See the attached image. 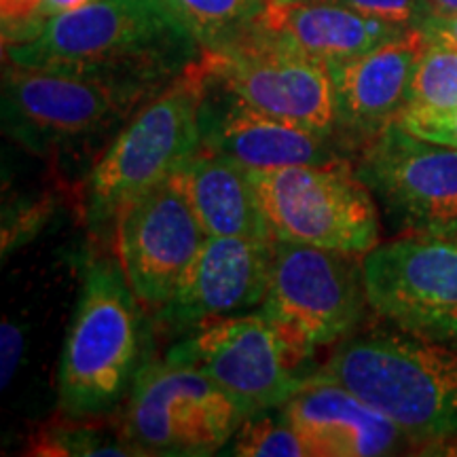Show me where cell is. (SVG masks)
<instances>
[{"instance_id":"10","label":"cell","mask_w":457,"mask_h":457,"mask_svg":"<svg viewBox=\"0 0 457 457\" xmlns=\"http://www.w3.org/2000/svg\"><path fill=\"white\" fill-rule=\"evenodd\" d=\"M369 307L404 333L457 343V237L415 236L362 256Z\"/></svg>"},{"instance_id":"3","label":"cell","mask_w":457,"mask_h":457,"mask_svg":"<svg viewBox=\"0 0 457 457\" xmlns=\"http://www.w3.org/2000/svg\"><path fill=\"white\" fill-rule=\"evenodd\" d=\"M138 305L119 261L91 262L57 370V398L68 417H100L123 398L138 373Z\"/></svg>"},{"instance_id":"7","label":"cell","mask_w":457,"mask_h":457,"mask_svg":"<svg viewBox=\"0 0 457 457\" xmlns=\"http://www.w3.org/2000/svg\"><path fill=\"white\" fill-rule=\"evenodd\" d=\"M244 417L208 375L163 358L136 373L121 432L136 455H212Z\"/></svg>"},{"instance_id":"24","label":"cell","mask_w":457,"mask_h":457,"mask_svg":"<svg viewBox=\"0 0 457 457\" xmlns=\"http://www.w3.org/2000/svg\"><path fill=\"white\" fill-rule=\"evenodd\" d=\"M358 13L400 28H420L432 13L426 0H330Z\"/></svg>"},{"instance_id":"1","label":"cell","mask_w":457,"mask_h":457,"mask_svg":"<svg viewBox=\"0 0 457 457\" xmlns=\"http://www.w3.org/2000/svg\"><path fill=\"white\" fill-rule=\"evenodd\" d=\"M165 0H96L49 17L34 37L4 45L9 64L104 74L165 87L202 57Z\"/></svg>"},{"instance_id":"15","label":"cell","mask_w":457,"mask_h":457,"mask_svg":"<svg viewBox=\"0 0 457 457\" xmlns=\"http://www.w3.org/2000/svg\"><path fill=\"white\" fill-rule=\"evenodd\" d=\"M202 60V57H199ZM202 66V62H199ZM204 71V66H202ZM205 91L199 111L202 148L220 153L248 170L343 162L341 140L256 111L204 71Z\"/></svg>"},{"instance_id":"19","label":"cell","mask_w":457,"mask_h":457,"mask_svg":"<svg viewBox=\"0 0 457 457\" xmlns=\"http://www.w3.org/2000/svg\"><path fill=\"white\" fill-rule=\"evenodd\" d=\"M205 236L273 239L248 168L199 146L171 174Z\"/></svg>"},{"instance_id":"14","label":"cell","mask_w":457,"mask_h":457,"mask_svg":"<svg viewBox=\"0 0 457 457\" xmlns=\"http://www.w3.org/2000/svg\"><path fill=\"white\" fill-rule=\"evenodd\" d=\"M276 239L208 236L159 318L174 330H197L261 305L270 290Z\"/></svg>"},{"instance_id":"8","label":"cell","mask_w":457,"mask_h":457,"mask_svg":"<svg viewBox=\"0 0 457 457\" xmlns=\"http://www.w3.org/2000/svg\"><path fill=\"white\" fill-rule=\"evenodd\" d=\"M358 259L318 245L276 242L261 313L301 362L316 347L333 345L358 327L369 305Z\"/></svg>"},{"instance_id":"17","label":"cell","mask_w":457,"mask_h":457,"mask_svg":"<svg viewBox=\"0 0 457 457\" xmlns=\"http://www.w3.org/2000/svg\"><path fill=\"white\" fill-rule=\"evenodd\" d=\"M313 457H373L409 441L390 417L370 407L324 370L303 379L282 404Z\"/></svg>"},{"instance_id":"26","label":"cell","mask_w":457,"mask_h":457,"mask_svg":"<svg viewBox=\"0 0 457 457\" xmlns=\"http://www.w3.org/2000/svg\"><path fill=\"white\" fill-rule=\"evenodd\" d=\"M0 347H3L0 350V386H3V390H7V386L13 381L15 370L20 367L21 353H24L26 347L24 330L11 322V320H4L3 322Z\"/></svg>"},{"instance_id":"4","label":"cell","mask_w":457,"mask_h":457,"mask_svg":"<svg viewBox=\"0 0 457 457\" xmlns=\"http://www.w3.org/2000/svg\"><path fill=\"white\" fill-rule=\"evenodd\" d=\"M162 89L104 74L9 64L4 129L38 153L81 146L128 123Z\"/></svg>"},{"instance_id":"29","label":"cell","mask_w":457,"mask_h":457,"mask_svg":"<svg viewBox=\"0 0 457 457\" xmlns=\"http://www.w3.org/2000/svg\"><path fill=\"white\" fill-rule=\"evenodd\" d=\"M424 455H445V457H457V436L445 438V441L426 445L424 451H420Z\"/></svg>"},{"instance_id":"31","label":"cell","mask_w":457,"mask_h":457,"mask_svg":"<svg viewBox=\"0 0 457 457\" xmlns=\"http://www.w3.org/2000/svg\"><path fill=\"white\" fill-rule=\"evenodd\" d=\"M267 3H276V4H288V3H307V0H267Z\"/></svg>"},{"instance_id":"13","label":"cell","mask_w":457,"mask_h":457,"mask_svg":"<svg viewBox=\"0 0 457 457\" xmlns=\"http://www.w3.org/2000/svg\"><path fill=\"white\" fill-rule=\"evenodd\" d=\"M205 237L202 222L171 176L123 204L114 216V253L140 305L162 310Z\"/></svg>"},{"instance_id":"21","label":"cell","mask_w":457,"mask_h":457,"mask_svg":"<svg viewBox=\"0 0 457 457\" xmlns=\"http://www.w3.org/2000/svg\"><path fill=\"white\" fill-rule=\"evenodd\" d=\"M457 108V49L428 41L411 79L403 114H445Z\"/></svg>"},{"instance_id":"5","label":"cell","mask_w":457,"mask_h":457,"mask_svg":"<svg viewBox=\"0 0 457 457\" xmlns=\"http://www.w3.org/2000/svg\"><path fill=\"white\" fill-rule=\"evenodd\" d=\"M204 91L197 60L123 125L89 174L91 222L114 220L123 204L170 179L202 146Z\"/></svg>"},{"instance_id":"27","label":"cell","mask_w":457,"mask_h":457,"mask_svg":"<svg viewBox=\"0 0 457 457\" xmlns=\"http://www.w3.org/2000/svg\"><path fill=\"white\" fill-rule=\"evenodd\" d=\"M420 30L428 41H438L457 49V13L455 15L430 13L424 21H421Z\"/></svg>"},{"instance_id":"9","label":"cell","mask_w":457,"mask_h":457,"mask_svg":"<svg viewBox=\"0 0 457 457\" xmlns=\"http://www.w3.org/2000/svg\"><path fill=\"white\" fill-rule=\"evenodd\" d=\"M199 62L212 81L256 111L339 138L335 81L322 62L284 47L254 26L225 49L204 51Z\"/></svg>"},{"instance_id":"25","label":"cell","mask_w":457,"mask_h":457,"mask_svg":"<svg viewBox=\"0 0 457 457\" xmlns=\"http://www.w3.org/2000/svg\"><path fill=\"white\" fill-rule=\"evenodd\" d=\"M398 123L420 138L457 148V108L445 114H400Z\"/></svg>"},{"instance_id":"12","label":"cell","mask_w":457,"mask_h":457,"mask_svg":"<svg viewBox=\"0 0 457 457\" xmlns=\"http://www.w3.org/2000/svg\"><path fill=\"white\" fill-rule=\"evenodd\" d=\"M353 168L409 233L457 237V148L396 121L360 148Z\"/></svg>"},{"instance_id":"28","label":"cell","mask_w":457,"mask_h":457,"mask_svg":"<svg viewBox=\"0 0 457 457\" xmlns=\"http://www.w3.org/2000/svg\"><path fill=\"white\" fill-rule=\"evenodd\" d=\"M91 3H96V0H41V15L45 20H49L54 15L71 13V11L87 7Z\"/></svg>"},{"instance_id":"23","label":"cell","mask_w":457,"mask_h":457,"mask_svg":"<svg viewBox=\"0 0 457 457\" xmlns=\"http://www.w3.org/2000/svg\"><path fill=\"white\" fill-rule=\"evenodd\" d=\"M108 432L91 424H66L41 434L37 453L41 455H136L125 436L108 438Z\"/></svg>"},{"instance_id":"18","label":"cell","mask_w":457,"mask_h":457,"mask_svg":"<svg viewBox=\"0 0 457 457\" xmlns=\"http://www.w3.org/2000/svg\"><path fill=\"white\" fill-rule=\"evenodd\" d=\"M254 28L284 47L327 66L367 54L413 30L373 20L330 0L267 3Z\"/></svg>"},{"instance_id":"6","label":"cell","mask_w":457,"mask_h":457,"mask_svg":"<svg viewBox=\"0 0 457 457\" xmlns=\"http://www.w3.org/2000/svg\"><path fill=\"white\" fill-rule=\"evenodd\" d=\"M276 242L369 254L379 244L373 191L343 162L248 170Z\"/></svg>"},{"instance_id":"11","label":"cell","mask_w":457,"mask_h":457,"mask_svg":"<svg viewBox=\"0 0 457 457\" xmlns=\"http://www.w3.org/2000/svg\"><path fill=\"white\" fill-rule=\"evenodd\" d=\"M165 360L202 370L245 415L279 409L305 379L296 373L301 360L261 312L193 330Z\"/></svg>"},{"instance_id":"2","label":"cell","mask_w":457,"mask_h":457,"mask_svg":"<svg viewBox=\"0 0 457 457\" xmlns=\"http://www.w3.org/2000/svg\"><path fill=\"white\" fill-rule=\"evenodd\" d=\"M324 373L426 445L457 436V343L369 333L341 343Z\"/></svg>"},{"instance_id":"16","label":"cell","mask_w":457,"mask_h":457,"mask_svg":"<svg viewBox=\"0 0 457 457\" xmlns=\"http://www.w3.org/2000/svg\"><path fill=\"white\" fill-rule=\"evenodd\" d=\"M426 37L420 28L379 47L330 64L337 94V136L343 146L362 148L409 104L411 79Z\"/></svg>"},{"instance_id":"20","label":"cell","mask_w":457,"mask_h":457,"mask_svg":"<svg viewBox=\"0 0 457 457\" xmlns=\"http://www.w3.org/2000/svg\"><path fill=\"white\" fill-rule=\"evenodd\" d=\"M204 51H219L242 38L267 0H165Z\"/></svg>"},{"instance_id":"30","label":"cell","mask_w":457,"mask_h":457,"mask_svg":"<svg viewBox=\"0 0 457 457\" xmlns=\"http://www.w3.org/2000/svg\"><path fill=\"white\" fill-rule=\"evenodd\" d=\"M432 13L438 15H455L457 13V0H426Z\"/></svg>"},{"instance_id":"22","label":"cell","mask_w":457,"mask_h":457,"mask_svg":"<svg viewBox=\"0 0 457 457\" xmlns=\"http://www.w3.org/2000/svg\"><path fill=\"white\" fill-rule=\"evenodd\" d=\"M244 417L231 443V453L242 457H312V451L282 407Z\"/></svg>"}]
</instances>
